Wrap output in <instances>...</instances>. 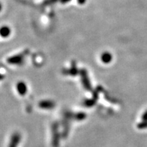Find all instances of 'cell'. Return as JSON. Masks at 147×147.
<instances>
[{
  "label": "cell",
  "instance_id": "cell-1",
  "mask_svg": "<svg viewBox=\"0 0 147 147\" xmlns=\"http://www.w3.org/2000/svg\"><path fill=\"white\" fill-rule=\"evenodd\" d=\"M23 55L22 54L14 55V56L9 57L7 61L10 64H16V65H18V64H21L23 63Z\"/></svg>",
  "mask_w": 147,
  "mask_h": 147
},
{
  "label": "cell",
  "instance_id": "cell-2",
  "mask_svg": "<svg viewBox=\"0 0 147 147\" xmlns=\"http://www.w3.org/2000/svg\"><path fill=\"white\" fill-rule=\"evenodd\" d=\"M20 140V135L18 134H14L11 138L10 143L8 147H17Z\"/></svg>",
  "mask_w": 147,
  "mask_h": 147
},
{
  "label": "cell",
  "instance_id": "cell-3",
  "mask_svg": "<svg viewBox=\"0 0 147 147\" xmlns=\"http://www.w3.org/2000/svg\"><path fill=\"white\" fill-rule=\"evenodd\" d=\"M11 30L8 26H2L0 27V36L2 38H7L10 35Z\"/></svg>",
  "mask_w": 147,
  "mask_h": 147
},
{
  "label": "cell",
  "instance_id": "cell-4",
  "mask_svg": "<svg viewBox=\"0 0 147 147\" xmlns=\"http://www.w3.org/2000/svg\"><path fill=\"white\" fill-rule=\"evenodd\" d=\"M112 58L113 57H112L111 54L108 52H104V53H102V56H101V59L104 63H110L111 61Z\"/></svg>",
  "mask_w": 147,
  "mask_h": 147
},
{
  "label": "cell",
  "instance_id": "cell-5",
  "mask_svg": "<svg viewBox=\"0 0 147 147\" xmlns=\"http://www.w3.org/2000/svg\"><path fill=\"white\" fill-rule=\"evenodd\" d=\"M81 76H82V80H83L85 87H90V84H89V79H88L87 71L84 70V69H82V70H81Z\"/></svg>",
  "mask_w": 147,
  "mask_h": 147
},
{
  "label": "cell",
  "instance_id": "cell-6",
  "mask_svg": "<svg viewBox=\"0 0 147 147\" xmlns=\"http://www.w3.org/2000/svg\"><path fill=\"white\" fill-rule=\"evenodd\" d=\"M18 91L20 93V94H25L26 91V86L23 82H20L18 84Z\"/></svg>",
  "mask_w": 147,
  "mask_h": 147
},
{
  "label": "cell",
  "instance_id": "cell-7",
  "mask_svg": "<svg viewBox=\"0 0 147 147\" xmlns=\"http://www.w3.org/2000/svg\"><path fill=\"white\" fill-rule=\"evenodd\" d=\"M58 1H60V0H45V1H44L43 4L45 5H51V4H53V3L57 2Z\"/></svg>",
  "mask_w": 147,
  "mask_h": 147
},
{
  "label": "cell",
  "instance_id": "cell-8",
  "mask_svg": "<svg viewBox=\"0 0 147 147\" xmlns=\"http://www.w3.org/2000/svg\"><path fill=\"white\" fill-rule=\"evenodd\" d=\"M69 72H70L71 74H76L78 73V69H77V67L75 66L74 64H73L72 65V67H71V69H70V70H69Z\"/></svg>",
  "mask_w": 147,
  "mask_h": 147
},
{
  "label": "cell",
  "instance_id": "cell-9",
  "mask_svg": "<svg viewBox=\"0 0 147 147\" xmlns=\"http://www.w3.org/2000/svg\"><path fill=\"white\" fill-rule=\"evenodd\" d=\"M86 0H78V3L79 4H83V3H85Z\"/></svg>",
  "mask_w": 147,
  "mask_h": 147
},
{
  "label": "cell",
  "instance_id": "cell-10",
  "mask_svg": "<svg viewBox=\"0 0 147 147\" xmlns=\"http://www.w3.org/2000/svg\"><path fill=\"white\" fill-rule=\"evenodd\" d=\"M71 0H60L61 3H66L67 2H69V1H70Z\"/></svg>",
  "mask_w": 147,
  "mask_h": 147
},
{
  "label": "cell",
  "instance_id": "cell-11",
  "mask_svg": "<svg viewBox=\"0 0 147 147\" xmlns=\"http://www.w3.org/2000/svg\"><path fill=\"white\" fill-rule=\"evenodd\" d=\"M1 9H2V5H1V3H0V12H1Z\"/></svg>",
  "mask_w": 147,
  "mask_h": 147
}]
</instances>
